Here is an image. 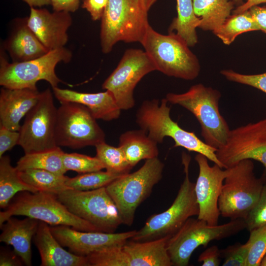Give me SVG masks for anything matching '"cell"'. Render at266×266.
Masks as SVG:
<instances>
[{
  "label": "cell",
  "mask_w": 266,
  "mask_h": 266,
  "mask_svg": "<svg viewBox=\"0 0 266 266\" xmlns=\"http://www.w3.org/2000/svg\"><path fill=\"white\" fill-rule=\"evenodd\" d=\"M232 0L234 3L236 7L242 5L244 2L243 0Z\"/></svg>",
  "instance_id": "49"
},
{
  "label": "cell",
  "mask_w": 266,
  "mask_h": 266,
  "mask_svg": "<svg viewBox=\"0 0 266 266\" xmlns=\"http://www.w3.org/2000/svg\"><path fill=\"white\" fill-rule=\"evenodd\" d=\"M20 133L11 131L4 126H0V158L4 153L18 145Z\"/></svg>",
  "instance_id": "40"
},
{
  "label": "cell",
  "mask_w": 266,
  "mask_h": 266,
  "mask_svg": "<svg viewBox=\"0 0 266 266\" xmlns=\"http://www.w3.org/2000/svg\"><path fill=\"white\" fill-rule=\"evenodd\" d=\"M148 12L136 0H108L101 19L102 52L110 53L119 41L141 43L150 26Z\"/></svg>",
  "instance_id": "5"
},
{
  "label": "cell",
  "mask_w": 266,
  "mask_h": 266,
  "mask_svg": "<svg viewBox=\"0 0 266 266\" xmlns=\"http://www.w3.org/2000/svg\"><path fill=\"white\" fill-rule=\"evenodd\" d=\"M24 216L49 225L67 226L85 232H100L90 223L72 213L54 194L24 191L18 193L0 212V226L8 218Z\"/></svg>",
  "instance_id": "3"
},
{
  "label": "cell",
  "mask_w": 266,
  "mask_h": 266,
  "mask_svg": "<svg viewBox=\"0 0 266 266\" xmlns=\"http://www.w3.org/2000/svg\"><path fill=\"white\" fill-rule=\"evenodd\" d=\"M63 162L66 171L73 170L79 174L97 171L104 168L101 161L92 157L76 153H64Z\"/></svg>",
  "instance_id": "36"
},
{
  "label": "cell",
  "mask_w": 266,
  "mask_h": 266,
  "mask_svg": "<svg viewBox=\"0 0 266 266\" xmlns=\"http://www.w3.org/2000/svg\"><path fill=\"white\" fill-rule=\"evenodd\" d=\"M158 143L151 138L142 129L127 131L121 134L119 146L129 164L133 167L142 160L157 158Z\"/></svg>",
  "instance_id": "25"
},
{
  "label": "cell",
  "mask_w": 266,
  "mask_h": 266,
  "mask_svg": "<svg viewBox=\"0 0 266 266\" xmlns=\"http://www.w3.org/2000/svg\"><path fill=\"white\" fill-rule=\"evenodd\" d=\"M164 166L158 157L146 160L137 170L118 177L105 187L122 224L128 226L133 224L137 208L162 179Z\"/></svg>",
  "instance_id": "7"
},
{
  "label": "cell",
  "mask_w": 266,
  "mask_h": 266,
  "mask_svg": "<svg viewBox=\"0 0 266 266\" xmlns=\"http://www.w3.org/2000/svg\"><path fill=\"white\" fill-rule=\"evenodd\" d=\"M56 195L69 211L100 232L115 233L122 224L117 208L105 187L86 191L68 189Z\"/></svg>",
  "instance_id": "12"
},
{
  "label": "cell",
  "mask_w": 266,
  "mask_h": 266,
  "mask_svg": "<svg viewBox=\"0 0 266 266\" xmlns=\"http://www.w3.org/2000/svg\"><path fill=\"white\" fill-rule=\"evenodd\" d=\"M60 103L55 127L58 146L78 149L105 141V133L86 106L73 102Z\"/></svg>",
  "instance_id": "11"
},
{
  "label": "cell",
  "mask_w": 266,
  "mask_h": 266,
  "mask_svg": "<svg viewBox=\"0 0 266 266\" xmlns=\"http://www.w3.org/2000/svg\"><path fill=\"white\" fill-rule=\"evenodd\" d=\"M55 97L61 102H73L86 106L96 119L110 121L118 118L121 109L112 94L103 92L86 93L68 89L52 88Z\"/></svg>",
  "instance_id": "22"
},
{
  "label": "cell",
  "mask_w": 266,
  "mask_h": 266,
  "mask_svg": "<svg viewBox=\"0 0 266 266\" xmlns=\"http://www.w3.org/2000/svg\"><path fill=\"white\" fill-rule=\"evenodd\" d=\"M80 0H51L54 11H76L79 8Z\"/></svg>",
  "instance_id": "44"
},
{
  "label": "cell",
  "mask_w": 266,
  "mask_h": 266,
  "mask_svg": "<svg viewBox=\"0 0 266 266\" xmlns=\"http://www.w3.org/2000/svg\"><path fill=\"white\" fill-rule=\"evenodd\" d=\"M26 21L22 20L17 25L5 45L13 62L33 60L49 51L29 28Z\"/></svg>",
  "instance_id": "24"
},
{
  "label": "cell",
  "mask_w": 266,
  "mask_h": 266,
  "mask_svg": "<svg viewBox=\"0 0 266 266\" xmlns=\"http://www.w3.org/2000/svg\"><path fill=\"white\" fill-rule=\"evenodd\" d=\"M18 171L22 180L38 192L57 195L69 189L66 184L68 177L65 175L39 169H27Z\"/></svg>",
  "instance_id": "30"
},
{
  "label": "cell",
  "mask_w": 266,
  "mask_h": 266,
  "mask_svg": "<svg viewBox=\"0 0 266 266\" xmlns=\"http://www.w3.org/2000/svg\"><path fill=\"white\" fill-rule=\"evenodd\" d=\"M40 96L37 89H9L3 87L0 93V125L19 131L20 122L35 105Z\"/></svg>",
  "instance_id": "19"
},
{
  "label": "cell",
  "mask_w": 266,
  "mask_h": 266,
  "mask_svg": "<svg viewBox=\"0 0 266 266\" xmlns=\"http://www.w3.org/2000/svg\"><path fill=\"white\" fill-rule=\"evenodd\" d=\"M24 264L20 257L14 251L1 248L0 252V266H21Z\"/></svg>",
  "instance_id": "43"
},
{
  "label": "cell",
  "mask_w": 266,
  "mask_h": 266,
  "mask_svg": "<svg viewBox=\"0 0 266 266\" xmlns=\"http://www.w3.org/2000/svg\"><path fill=\"white\" fill-rule=\"evenodd\" d=\"M262 3L266 4V0H246L245 2L234 8L232 14H238L248 10L251 7Z\"/></svg>",
  "instance_id": "46"
},
{
  "label": "cell",
  "mask_w": 266,
  "mask_h": 266,
  "mask_svg": "<svg viewBox=\"0 0 266 266\" xmlns=\"http://www.w3.org/2000/svg\"><path fill=\"white\" fill-rule=\"evenodd\" d=\"M122 175L101 170L80 174L74 177H68L66 185L78 191H90L106 187Z\"/></svg>",
  "instance_id": "33"
},
{
  "label": "cell",
  "mask_w": 266,
  "mask_h": 266,
  "mask_svg": "<svg viewBox=\"0 0 266 266\" xmlns=\"http://www.w3.org/2000/svg\"><path fill=\"white\" fill-rule=\"evenodd\" d=\"M261 266H266V255L263 259L262 263L261 264Z\"/></svg>",
  "instance_id": "50"
},
{
  "label": "cell",
  "mask_w": 266,
  "mask_h": 266,
  "mask_svg": "<svg viewBox=\"0 0 266 266\" xmlns=\"http://www.w3.org/2000/svg\"><path fill=\"white\" fill-rule=\"evenodd\" d=\"M86 257L92 266H130L123 245L106 247Z\"/></svg>",
  "instance_id": "34"
},
{
  "label": "cell",
  "mask_w": 266,
  "mask_h": 266,
  "mask_svg": "<svg viewBox=\"0 0 266 266\" xmlns=\"http://www.w3.org/2000/svg\"><path fill=\"white\" fill-rule=\"evenodd\" d=\"M108 0H83L82 8L90 14L93 21L100 20L103 16Z\"/></svg>",
  "instance_id": "41"
},
{
  "label": "cell",
  "mask_w": 266,
  "mask_h": 266,
  "mask_svg": "<svg viewBox=\"0 0 266 266\" xmlns=\"http://www.w3.org/2000/svg\"><path fill=\"white\" fill-rule=\"evenodd\" d=\"M246 228L249 232L266 225V182L265 183L259 200L245 219Z\"/></svg>",
  "instance_id": "39"
},
{
  "label": "cell",
  "mask_w": 266,
  "mask_h": 266,
  "mask_svg": "<svg viewBox=\"0 0 266 266\" xmlns=\"http://www.w3.org/2000/svg\"><path fill=\"white\" fill-rule=\"evenodd\" d=\"M221 252L217 246H211L199 257L198 261L202 262V266H218L220 264Z\"/></svg>",
  "instance_id": "42"
},
{
  "label": "cell",
  "mask_w": 266,
  "mask_h": 266,
  "mask_svg": "<svg viewBox=\"0 0 266 266\" xmlns=\"http://www.w3.org/2000/svg\"><path fill=\"white\" fill-rule=\"evenodd\" d=\"M95 147L96 157L102 163L106 171L123 175L130 173L133 168L119 146L114 147L104 141L98 144Z\"/></svg>",
  "instance_id": "32"
},
{
  "label": "cell",
  "mask_w": 266,
  "mask_h": 266,
  "mask_svg": "<svg viewBox=\"0 0 266 266\" xmlns=\"http://www.w3.org/2000/svg\"><path fill=\"white\" fill-rule=\"evenodd\" d=\"M64 152L60 147L54 149L25 154L17 162L18 170L39 169L65 175L66 170L63 162Z\"/></svg>",
  "instance_id": "29"
},
{
  "label": "cell",
  "mask_w": 266,
  "mask_h": 266,
  "mask_svg": "<svg viewBox=\"0 0 266 266\" xmlns=\"http://www.w3.org/2000/svg\"><path fill=\"white\" fill-rule=\"evenodd\" d=\"M246 228L243 219L231 220L222 225H210L192 217L168 239L167 250L173 266H187L192 254L200 246L233 235Z\"/></svg>",
  "instance_id": "9"
},
{
  "label": "cell",
  "mask_w": 266,
  "mask_h": 266,
  "mask_svg": "<svg viewBox=\"0 0 266 266\" xmlns=\"http://www.w3.org/2000/svg\"><path fill=\"white\" fill-rule=\"evenodd\" d=\"M220 73L230 81L254 87L266 94V72L258 74H244L232 69H224Z\"/></svg>",
  "instance_id": "37"
},
{
  "label": "cell",
  "mask_w": 266,
  "mask_h": 266,
  "mask_svg": "<svg viewBox=\"0 0 266 266\" xmlns=\"http://www.w3.org/2000/svg\"><path fill=\"white\" fill-rule=\"evenodd\" d=\"M194 12L200 21L198 28L213 31L231 15L235 6L232 0H193Z\"/></svg>",
  "instance_id": "26"
},
{
  "label": "cell",
  "mask_w": 266,
  "mask_h": 266,
  "mask_svg": "<svg viewBox=\"0 0 266 266\" xmlns=\"http://www.w3.org/2000/svg\"><path fill=\"white\" fill-rule=\"evenodd\" d=\"M167 100L153 99L144 101L136 113V122L141 129L157 143H162L165 137H171L173 147H181L189 151L202 154L209 160L224 168L216 155L217 149L200 140L194 132L181 128L170 116V107Z\"/></svg>",
  "instance_id": "1"
},
{
  "label": "cell",
  "mask_w": 266,
  "mask_h": 266,
  "mask_svg": "<svg viewBox=\"0 0 266 266\" xmlns=\"http://www.w3.org/2000/svg\"><path fill=\"white\" fill-rule=\"evenodd\" d=\"M221 258L224 259L223 266H246L248 244L236 243L220 250Z\"/></svg>",
  "instance_id": "38"
},
{
  "label": "cell",
  "mask_w": 266,
  "mask_h": 266,
  "mask_svg": "<svg viewBox=\"0 0 266 266\" xmlns=\"http://www.w3.org/2000/svg\"><path fill=\"white\" fill-rule=\"evenodd\" d=\"M140 6L148 12L151 7L158 1V0H136Z\"/></svg>",
  "instance_id": "48"
},
{
  "label": "cell",
  "mask_w": 266,
  "mask_h": 266,
  "mask_svg": "<svg viewBox=\"0 0 266 266\" xmlns=\"http://www.w3.org/2000/svg\"><path fill=\"white\" fill-rule=\"evenodd\" d=\"M27 24L49 50L64 47L68 41L67 31L72 24L70 12H51L45 8L31 7Z\"/></svg>",
  "instance_id": "18"
},
{
  "label": "cell",
  "mask_w": 266,
  "mask_h": 266,
  "mask_svg": "<svg viewBox=\"0 0 266 266\" xmlns=\"http://www.w3.org/2000/svg\"><path fill=\"white\" fill-rule=\"evenodd\" d=\"M177 16L173 18L168 33H174L182 38L189 47L198 41L196 29L200 21L195 14L193 0H176Z\"/></svg>",
  "instance_id": "27"
},
{
  "label": "cell",
  "mask_w": 266,
  "mask_h": 266,
  "mask_svg": "<svg viewBox=\"0 0 266 266\" xmlns=\"http://www.w3.org/2000/svg\"><path fill=\"white\" fill-rule=\"evenodd\" d=\"M227 168L218 201L220 215L245 220L257 203L265 182L256 177L252 160H242Z\"/></svg>",
  "instance_id": "8"
},
{
  "label": "cell",
  "mask_w": 266,
  "mask_h": 266,
  "mask_svg": "<svg viewBox=\"0 0 266 266\" xmlns=\"http://www.w3.org/2000/svg\"><path fill=\"white\" fill-rule=\"evenodd\" d=\"M140 43L157 70L186 80L195 79L199 75L200 66L197 57L187 43L174 33L163 34L150 25Z\"/></svg>",
  "instance_id": "4"
},
{
  "label": "cell",
  "mask_w": 266,
  "mask_h": 266,
  "mask_svg": "<svg viewBox=\"0 0 266 266\" xmlns=\"http://www.w3.org/2000/svg\"><path fill=\"white\" fill-rule=\"evenodd\" d=\"M199 172L195 184V192L199 207L198 219L210 225H218L220 215L218 207L219 199L224 180L229 173L228 168L215 164L210 166L208 159L197 153L195 157Z\"/></svg>",
  "instance_id": "16"
},
{
  "label": "cell",
  "mask_w": 266,
  "mask_h": 266,
  "mask_svg": "<svg viewBox=\"0 0 266 266\" xmlns=\"http://www.w3.org/2000/svg\"><path fill=\"white\" fill-rule=\"evenodd\" d=\"M191 157L182 153L185 177L178 194L170 206L165 211L150 216L144 226L131 240L144 241L158 239L175 233L190 218L199 213L195 192V184L189 177Z\"/></svg>",
  "instance_id": "6"
},
{
  "label": "cell",
  "mask_w": 266,
  "mask_h": 266,
  "mask_svg": "<svg viewBox=\"0 0 266 266\" xmlns=\"http://www.w3.org/2000/svg\"><path fill=\"white\" fill-rule=\"evenodd\" d=\"M30 7H40L44 5H51V0H23Z\"/></svg>",
  "instance_id": "47"
},
{
  "label": "cell",
  "mask_w": 266,
  "mask_h": 266,
  "mask_svg": "<svg viewBox=\"0 0 266 266\" xmlns=\"http://www.w3.org/2000/svg\"><path fill=\"white\" fill-rule=\"evenodd\" d=\"M221 96L218 90L200 83L184 93H167L166 99L191 112L200 125L204 142L218 149L226 143L231 130L219 111Z\"/></svg>",
  "instance_id": "2"
},
{
  "label": "cell",
  "mask_w": 266,
  "mask_h": 266,
  "mask_svg": "<svg viewBox=\"0 0 266 266\" xmlns=\"http://www.w3.org/2000/svg\"><path fill=\"white\" fill-rule=\"evenodd\" d=\"M155 70L157 68L154 62L144 50L128 49L102 88L112 94L121 110H128L135 104L133 91L137 83Z\"/></svg>",
  "instance_id": "14"
},
{
  "label": "cell",
  "mask_w": 266,
  "mask_h": 266,
  "mask_svg": "<svg viewBox=\"0 0 266 266\" xmlns=\"http://www.w3.org/2000/svg\"><path fill=\"white\" fill-rule=\"evenodd\" d=\"M41 258V266H91L86 256L67 251L52 234L47 223L39 222L33 237Z\"/></svg>",
  "instance_id": "20"
},
{
  "label": "cell",
  "mask_w": 266,
  "mask_h": 266,
  "mask_svg": "<svg viewBox=\"0 0 266 266\" xmlns=\"http://www.w3.org/2000/svg\"><path fill=\"white\" fill-rule=\"evenodd\" d=\"M72 56L69 50L63 47L25 62L9 63L2 56L0 85L9 89H37L36 83L43 80L48 82L52 88L58 87L62 80L55 72L56 66L60 62H69Z\"/></svg>",
  "instance_id": "10"
},
{
  "label": "cell",
  "mask_w": 266,
  "mask_h": 266,
  "mask_svg": "<svg viewBox=\"0 0 266 266\" xmlns=\"http://www.w3.org/2000/svg\"><path fill=\"white\" fill-rule=\"evenodd\" d=\"M57 113L52 93L47 89L40 93L38 101L26 115L19 131L18 145L25 154L59 147L55 140Z\"/></svg>",
  "instance_id": "13"
},
{
  "label": "cell",
  "mask_w": 266,
  "mask_h": 266,
  "mask_svg": "<svg viewBox=\"0 0 266 266\" xmlns=\"http://www.w3.org/2000/svg\"><path fill=\"white\" fill-rule=\"evenodd\" d=\"M246 266H261L266 255V225L250 231Z\"/></svg>",
  "instance_id": "35"
},
{
  "label": "cell",
  "mask_w": 266,
  "mask_h": 266,
  "mask_svg": "<svg viewBox=\"0 0 266 266\" xmlns=\"http://www.w3.org/2000/svg\"><path fill=\"white\" fill-rule=\"evenodd\" d=\"M259 30L258 25L247 10L240 13L231 14L213 33L223 43L229 45L239 34Z\"/></svg>",
  "instance_id": "31"
},
{
  "label": "cell",
  "mask_w": 266,
  "mask_h": 266,
  "mask_svg": "<svg viewBox=\"0 0 266 266\" xmlns=\"http://www.w3.org/2000/svg\"><path fill=\"white\" fill-rule=\"evenodd\" d=\"M224 168L250 159L261 163L264 170L261 177L266 182V118L231 130L226 143L216 151Z\"/></svg>",
  "instance_id": "15"
},
{
  "label": "cell",
  "mask_w": 266,
  "mask_h": 266,
  "mask_svg": "<svg viewBox=\"0 0 266 266\" xmlns=\"http://www.w3.org/2000/svg\"><path fill=\"white\" fill-rule=\"evenodd\" d=\"M39 222L28 217L18 219L12 216L0 226V241L12 246L27 266H32V240L37 231Z\"/></svg>",
  "instance_id": "21"
},
{
  "label": "cell",
  "mask_w": 266,
  "mask_h": 266,
  "mask_svg": "<svg viewBox=\"0 0 266 266\" xmlns=\"http://www.w3.org/2000/svg\"><path fill=\"white\" fill-rule=\"evenodd\" d=\"M51 231L62 246L76 255L87 256L103 248L123 245L136 233V230L122 233L81 231L67 226H50Z\"/></svg>",
  "instance_id": "17"
},
{
  "label": "cell",
  "mask_w": 266,
  "mask_h": 266,
  "mask_svg": "<svg viewBox=\"0 0 266 266\" xmlns=\"http://www.w3.org/2000/svg\"><path fill=\"white\" fill-rule=\"evenodd\" d=\"M28 191L38 192L35 188L24 182L19 171L11 164L7 155L0 158V207L4 209L18 193Z\"/></svg>",
  "instance_id": "28"
},
{
  "label": "cell",
  "mask_w": 266,
  "mask_h": 266,
  "mask_svg": "<svg viewBox=\"0 0 266 266\" xmlns=\"http://www.w3.org/2000/svg\"><path fill=\"white\" fill-rule=\"evenodd\" d=\"M260 30L266 34V7L255 5L249 10Z\"/></svg>",
  "instance_id": "45"
},
{
  "label": "cell",
  "mask_w": 266,
  "mask_h": 266,
  "mask_svg": "<svg viewBox=\"0 0 266 266\" xmlns=\"http://www.w3.org/2000/svg\"><path fill=\"white\" fill-rule=\"evenodd\" d=\"M170 237L144 241L128 240L123 248L129 258L130 266H173L167 250Z\"/></svg>",
  "instance_id": "23"
}]
</instances>
